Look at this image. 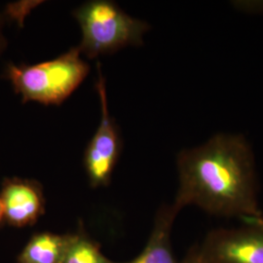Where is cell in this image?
<instances>
[{
  "mask_svg": "<svg viewBox=\"0 0 263 263\" xmlns=\"http://www.w3.org/2000/svg\"><path fill=\"white\" fill-rule=\"evenodd\" d=\"M179 187L173 206L195 205L210 215L262 223L251 145L242 135L217 134L197 147L180 151Z\"/></svg>",
  "mask_w": 263,
  "mask_h": 263,
  "instance_id": "1",
  "label": "cell"
},
{
  "mask_svg": "<svg viewBox=\"0 0 263 263\" xmlns=\"http://www.w3.org/2000/svg\"><path fill=\"white\" fill-rule=\"evenodd\" d=\"M90 66L78 47L71 48L56 59L35 65L10 63L4 77L9 81L23 104L35 102L61 105L81 85Z\"/></svg>",
  "mask_w": 263,
  "mask_h": 263,
  "instance_id": "2",
  "label": "cell"
},
{
  "mask_svg": "<svg viewBox=\"0 0 263 263\" xmlns=\"http://www.w3.org/2000/svg\"><path fill=\"white\" fill-rule=\"evenodd\" d=\"M82 38L77 46L88 59L113 54L123 48L141 46L151 26L125 13L115 2L93 0L73 11Z\"/></svg>",
  "mask_w": 263,
  "mask_h": 263,
  "instance_id": "3",
  "label": "cell"
},
{
  "mask_svg": "<svg viewBox=\"0 0 263 263\" xmlns=\"http://www.w3.org/2000/svg\"><path fill=\"white\" fill-rule=\"evenodd\" d=\"M96 90L101 102V122L84 153L85 171L93 188L107 186L122 148L119 128L110 115L106 83L102 66L97 64Z\"/></svg>",
  "mask_w": 263,
  "mask_h": 263,
  "instance_id": "4",
  "label": "cell"
},
{
  "mask_svg": "<svg viewBox=\"0 0 263 263\" xmlns=\"http://www.w3.org/2000/svg\"><path fill=\"white\" fill-rule=\"evenodd\" d=\"M198 249L206 263H263V222L213 230Z\"/></svg>",
  "mask_w": 263,
  "mask_h": 263,
  "instance_id": "5",
  "label": "cell"
},
{
  "mask_svg": "<svg viewBox=\"0 0 263 263\" xmlns=\"http://www.w3.org/2000/svg\"><path fill=\"white\" fill-rule=\"evenodd\" d=\"M0 197L5 221L13 227L34 226L45 214L44 191L37 180L7 178L1 184Z\"/></svg>",
  "mask_w": 263,
  "mask_h": 263,
  "instance_id": "6",
  "label": "cell"
},
{
  "mask_svg": "<svg viewBox=\"0 0 263 263\" xmlns=\"http://www.w3.org/2000/svg\"><path fill=\"white\" fill-rule=\"evenodd\" d=\"M178 214L179 211L173 205L160 208L143 251L135 259L125 263H179L171 244L172 227Z\"/></svg>",
  "mask_w": 263,
  "mask_h": 263,
  "instance_id": "7",
  "label": "cell"
},
{
  "mask_svg": "<svg viewBox=\"0 0 263 263\" xmlns=\"http://www.w3.org/2000/svg\"><path fill=\"white\" fill-rule=\"evenodd\" d=\"M70 238L71 233H35L20 253L18 263H62Z\"/></svg>",
  "mask_w": 263,
  "mask_h": 263,
  "instance_id": "8",
  "label": "cell"
},
{
  "mask_svg": "<svg viewBox=\"0 0 263 263\" xmlns=\"http://www.w3.org/2000/svg\"><path fill=\"white\" fill-rule=\"evenodd\" d=\"M62 263H119L114 262L104 255L101 247L85 232L83 226L71 233Z\"/></svg>",
  "mask_w": 263,
  "mask_h": 263,
  "instance_id": "9",
  "label": "cell"
},
{
  "mask_svg": "<svg viewBox=\"0 0 263 263\" xmlns=\"http://www.w3.org/2000/svg\"><path fill=\"white\" fill-rule=\"evenodd\" d=\"M179 263H206V261L203 259L202 255L200 254L198 246H195L188 252L184 259Z\"/></svg>",
  "mask_w": 263,
  "mask_h": 263,
  "instance_id": "10",
  "label": "cell"
},
{
  "mask_svg": "<svg viewBox=\"0 0 263 263\" xmlns=\"http://www.w3.org/2000/svg\"><path fill=\"white\" fill-rule=\"evenodd\" d=\"M5 16L0 14V56L7 47V39L4 35V25H5Z\"/></svg>",
  "mask_w": 263,
  "mask_h": 263,
  "instance_id": "11",
  "label": "cell"
},
{
  "mask_svg": "<svg viewBox=\"0 0 263 263\" xmlns=\"http://www.w3.org/2000/svg\"><path fill=\"white\" fill-rule=\"evenodd\" d=\"M5 221V214H4V207H3V203L0 197V227L2 226V223Z\"/></svg>",
  "mask_w": 263,
  "mask_h": 263,
  "instance_id": "12",
  "label": "cell"
}]
</instances>
